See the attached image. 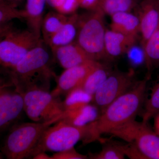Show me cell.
Masks as SVG:
<instances>
[{
	"label": "cell",
	"mask_w": 159,
	"mask_h": 159,
	"mask_svg": "<svg viewBox=\"0 0 159 159\" xmlns=\"http://www.w3.org/2000/svg\"><path fill=\"white\" fill-rule=\"evenodd\" d=\"M147 82V78L137 81L129 90L110 104L96 121L88 124L83 144L99 141L103 134H110L135 120L145 100Z\"/></svg>",
	"instance_id": "obj_1"
},
{
	"label": "cell",
	"mask_w": 159,
	"mask_h": 159,
	"mask_svg": "<svg viewBox=\"0 0 159 159\" xmlns=\"http://www.w3.org/2000/svg\"><path fill=\"white\" fill-rule=\"evenodd\" d=\"M49 61L42 40L9 71V77L21 93L34 88L49 90L51 78L55 77Z\"/></svg>",
	"instance_id": "obj_2"
},
{
	"label": "cell",
	"mask_w": 159,
	"mask_h": 159,
	"mask_svg": "<svg viewBox=\"0 0 159 159\" xmlns=\"http://www.w3.org/2000/svg\"><path fill=\"white\" fill-rule=\"evenodd\" d=\"M110 134L128 142L126 156L130 158L159 159V136L147 123L133 120Z\"/></svg>",
	"instance_id": "obj_3"
},
{
	"label": "cell",
	"mask_w": 159,
	"mask_h": 159,
	"mask_svg": "<svg viewBox=\"0 0 159 159\" xmlns=\"http://www.w3.org/2000/svg\"><path fill=\"white\" fill-rule=\"evenodd\" d=\"M55 121L25 122L15 124L5 138L1 151L8 159L29 158L46 129Z\"/></svg>",
	"instance_id": "obj_4"
},
{
	"label": "cell",
	"mask_w": 159,
	"mask_h": 159,
	"mask_svg": "<svg viewBox=\"0 0 159 159\" xmlns=\"http://www.w3.org/2000/svg\"><path fill=\"white\" fill-rule=\"evenodd\" d=\"M90 11L79 16L77 43L92 59L97 61L106 56L104 14L99 9Z\"/></svg>",
	"instance_id": "obj_5"
},
{
	"label": "cell",
	"mask_w": 159,
	"mask_h": 159,
	"mask_svg": "<svg viewBox=\"0 0 159 159\" xmlns=\"http://www.w3.org/2000/svg\"><path fill=\"white\" fill-rule=\"evenodd\" d=\"M87 132V125L78 127L59 120L44 130L29 158L39 152H57L74 147L84 139Z\"/></svg>",
	"instance_id": "obj_6"
},
{
	"label": "cell",
	"mask_w": 159,
	"mask_h": 159,
	"mask_svg": "<svg viewBox=\"0 0 159 159\" xmlns=\"http://www.w3.org/2000/svg\"><path fill=\"white\" fill-rule=\"evenodd\" d=\"M21 93L24 111L33 122H57L64 112L60 97H54L48 90L34 88Z\"/></svg>",
	"instance_id": "obj_7"
},
{
	"label": "cell",
	"mask_w": 159,
	"mask_h": 159,
	"mask_svg": "<svg viewBox=\"0 0 159 159\" xmlns=\"http://www.w3.org/2000/svg\"><path fill=\"white\" fill-rule=\"evenodd\" d=\"M41 41L29 29H12L0 40V67L10 71Z\"/></svg>",
	"instance_id": "obj_8"
},
{
	"label": "cell",
	"mask_w": 159,
	"mask_h": 159,
	"mask_svg": "<svg viewBox=\"0 0 159 159\" xmlns=\"http://www.w3.org/2000/svg\"><path fill=\"white\" fill-rule=\"evenodd\" d=\"M137 81L132 70L111 72L93 96V104L101 113L114 100L131 89Z\"/></svg>",
	"instance_id": "obj_9"
},
{
	"label": "cell",
	"mask_w": 159,
	"mask_h": 159,
	"mask_svg": "<svg viewBox=\"0 0 159 159\" xmlns=\"http://www.w3.org/2000/svg\"><path fill=\"white\" fill-rule=\"evenodd\" d=\"M24 111L23 94L9 77L0 82V136L14 125Z\"/></svg>",
	"instance_id": "obj_10"
},
{
	"label": "cell",
	"mask_w": 159,
	"mask_h": 159,
	"mask_svg": "<svg viewBox=\"0 0 159 159\" xmlns=\"http://www.w3.org/2000/svg\"><path fill=\"white\" fill-rule=\"evenodd\" d=\"M95 60L65 69L57 79V85L51 92L55 97L66 95L74 89L81 86L92 71L99 64Z\"/></svg>",
	"instance_id": "obj_11"
},
{
	"label": "cell",
	"mask_w": 159,
	"mask_h": 159,
	"mask_svg": "<svg viewBox=\"0 0 159 159\" xmlns=\"http://www.w3.org/2000/svg\"><path fill=\"white\" fill-rule=\"evenodd\" d=\"M142 48L156 29L159 21V0H144L138 8Z\"/></svg>",
	"instance_id": "obj_12"
},
{
	"label": "cell",
	"mask_w": 159,
	"mask_h": 159,
	"mask_svg": "<svg viewBox=\"0 0 159 159\" xmlns=\"http://www.w3.org/2000/svg\"><path fill=\"white\" fill-rule=\"evenodd\" d=\"M52 51L60 65L65 69L94 60L77 42L56 48Z\"/></svg>",
	"instance_id": "obj_13"
},
{
	"label": "cell",
	"mask_w": 159,
	"mask_h": 159,
	"mask_svg": "<svg viewBox=\"0 0 159 159\" xmlns=\"http://www.w3.org/2000/svg\"><path fill=\"white\" fill-rule=\"evenodd\" d=\"M136 38L113 31H106L104 47L106 55L116 57L126 53L135 44Z\"/></svg>",
	"instance_id": "obj_14"
},
{
	"label": "cell",
	"mask_w": 159,
	"mask_h": 159,
	"mask_svg": "<svg viewBox=\"0 0 159 159\" xmlns=\"http://www.w3.org/2000/svg\"><path fill=\"white\" fill-rule=\"evenodd\" d=\"M100 114L96 106L89 103L78 108L65 111L59 120L74 126L82 127L96 121Z\"/></svg>",
	"instance_id": "obj_15"
},
{
	"label": "cell",
	"mask_w": 159,
	"mask_h": 159,
	"mask_svg": "<svg viewBox=\"0 0 159 159\" xmlns=\"http://www.w3.org/2000/svg\"><path fill=\"white\" fill-rule=\"evenodd\" d=\"M79 17V16L75 13L69 15L66 22L46 44L51 50L74 42L77 36Z\"/></svg>",
	"instance_id": "obj_16"
},
{
	"label": "cell",
	"mask_w": 159,
	"mask_h": 159,
	"mask_svg": "<svg viewBox=\"0 0 159 159\" xmlns=\"http://www.w3.org/2000/svg\"><path fill=\"white\" fill-rule=\"evenodd\" d=\"M47 4V0H26L25 8L24 10L28 29L40 39L41 36V24Z\"/></svg>",
	"instance_id": "obj_17"
},
{
	"label": "cell",
	"mask_w": 159,
	"mask_h": 159,
	"mask_svg": "<svg viewBox=\"0 0 159 159\" xmlns=\"http://www.w3.org/2000/svg\"><path fill=\"white\" fill-rule=\"evenodd\" d=\"M111 17V30L137 38L140 33V23L138 16L130 12H121L113 15Z\"/></svg>",
	"instance_id": "obj_18"
},
{
	"label": "cell",
	"mask_w": 159,
	"mask_h": 159,
	"mask_svg": "<svg viewBox=\"0 0 159 159\" xmlns=\"http://www.w3.org/2000/svg\"><path fill=\"white\" fill-rule=\"evenodd\" d=\"M68 16L55 10L44 15L42 22L41 32L45 43L47 44L50 39L59 30Z\"/></svg>",
	"instance_id": "obj_19"
},
{
	"label": "cell",
	"mask_w": 159,
	"mask_h": 159,
	"mask_svg": "<svg viewBox=\"0 0 159 159\" xmlns=\"http://www.w3.org/2000/svg\"><path fill=\"white\" fill-rule=\"evenodd\" d=\"M111 73L108 67L99 62L89 74L80 87L87 93L93 96Z\"/></svg>",
	"instance_id": "obj_20"
},
{
	"label": "cell",
	"mask_w": 159,
	"mask_h": 159,
	"mask_svg": "<svg viewBox=\"0 0 159 159\" xmlns=\"http://www.w3.org/2000/svg\"><path fill=\"white\" fill-rule=\"evenodd\" d=\"M93 96L79 87L69 92L62 101L65 111L72 110L93 102Z\"/></svg>",
	"instance_id": "obj_21"
},
{
	"label": "cell",
	"mask_w": 159,
	"mask_h": 159,
	"mask_svg": "<svg viewBox=\"0 0 159 159\" xmlns=\"http://www.w3.org/2000/svg\"><path fill=\"white\" fill-rule=\"evenodd\" d=\"M136 4V0H100L99 9L111 16L118 12H130Z\"/></svg>",
	"instance_id": "obj_22"
},
{
	"label": "cell",
	"mask_w": 159,
	"mask_h": 159,
	"mask_svg": "<svg viewBox=\"0 0 159 159\" xmlns=\"http://www.w3.org/2000/svg\"><path fill=\"white\" fill-rule=\"evenodd\" d=\"M89 159H123L126 156V145L108 142L103 145L99 152L89 153Z\"/></svg>",
	"instance_id": "obj_23"
},
{
	"label": "cell",
	"mask_w": 159,
	"mask_h": 159,
	"mask_svg": "<svg viewBox=\"0 0 159 159\" xmlns=\"http://www.w3.org/2000/svg\"><path fill=\"white\" fill-rule=\"evenodd\" d=\"M143 50L148 69L159 66V21L156 29L148 40Z\"/></svg>",
	"instance_id": "obj_24"
},
{
	"label": "cell",
	"mask_w": 159,
	"mask_h": 159,
	"mask_svg": "<svg viewBox=\"0 0 159 159\" xmlns=\"http://www.w3.org/2000/svg\"><path fill=\"white\" fill-rule=\"evenodd\" d=\"M159 112V80L154 85L150 97L145 103L142 117V122L147 123L152 117Z\"/></svg>",
	"instance_id": "obj_25"
},
{
	"label": "cell",
	"mask_w": 159,
	"mask_h": 159,
	"mask_svg": "<svg viewBox=\"0 0 159 159\" xmlns=\"http://www.w3.org/2000/svg\"><path fill=\"white\" fill-rule=\"evenodd\" d=\"M24 10L12 6L7 1L0 3V25L10 22L16 19H25Z\"/></svg>",
	"instance_id": "obj_26"
},
{
	"label": "cell",
	"mask_w": 159,
	"mask_h": 159,
	"mask_svg": "<svg viewBox=\"0 0 159 159\" xmlns=\"http://www.w3.org/2000/svg\"><path fill=\"white\" fill-rule=\"evenodd\" d=\"M52 159H87L88 157L77 152L74 147L58 152L51 156Z\"/></svg>",
	"instance_id": "obj_27"
},
{
	"label": "cell",
	"mask_w": 159,
	"mask_h": 159,
	"mask_svg": "<svg viewBox=\"0 0 159 159\" xmlns=\"http://www.w3.org/2000/svg\"><path fill=\"white\" fill-rule=\"evenodd\" d=\"M79 7L77 0H64L56 11L66 15H70L75 13Z\"/></svg>",
	"instance_id": "obj_28"
},
{
	"label": "cell",
	"mask_w": 159,
	"mask_h": 159,
	"mask_svg": "<svg viewBox=\"0 0 159 159\" xmlns=\"http://www.w3.org/2000/svg\"><path fill=\"white\" fill-rule=\"evenodd\" d=\"M126 53L128 54L129 57L131 61L135 63L141 62L143 57L145 58V54L143 49H140L134 45L131 47Z\"/></svg>",
	"instance_id": "obj_29"
},
{
	"label": "cell",
	"mask_w": 159,
	"mask_h": 159,
	"mask_svg": "<svg viewBox=\"0 0 159 159\" xmlns=\"http://www.w3.org/2000/svg\"><path fill=\"white\" fill-rule=\"evenodd\" d=\"M79 7L89 11L99 9L100 0H77Z\"/></svg>",
	"instance_id": "obj_30"
},
{
	"label": "cell",
	"mask_w": 159,
	"mask_h": 159,
	"mask_svg": "<svg viewBox=\"0 0 159 159\" xmlns=\"http://www.w3.org/2000/svg\"><path fill=\"white\" fill-rule=\"evenodd\" d=\"M13 29L10 23H6L0 25V39H2Z\"/></svg>",
	"instance_id": "obj_31"
},
{
	"label": "cell",
	"mask_w": 159,
	"mask_h": 159,
	"mask_svg": "<svg viewBox=\"0 0 159 159\" xmlns=\"http://www.w3.org/2000/svg\"><path fill=\"white\" fill-rule=\"evenodd\" d=\"M64 0H47V5L56 11L61 6Z\"/></svg>",
	"instance_id": "obj_32"
},
{
	"label": "cell",
	"mask_w": 159,
	"mask_h": 159,
	"mask_svg": "<svg viewBox=\"0 0 159 159\" xmlns=\"http://www.w3.org/2000/svg\"><path fill=\"white\" fill-rule=\"evenodd\" d=\"M32 159H52L51 156L48 155L46 152H41L34 155Z\"/></svg>",
	"instance_id": "obj_33"
},
{
	"label": "cell",
	"mask_w": 159,
	"mask_h": 159,
	"mask_svg": "<svg viewBox=\"0 0 159 159\" xmlns=\"http://www.w3.org/2000/svg\"><path fill=\"white\" fill-rule=\"evenodd\" d=\"M154 126L155 132L159 136V112L154 116Z\"/></svg>",
	"instance_id": "obj_34"
},
{
	"label": "cell",
	"mask_w": 159,
	"mask_h": 159,
	"mask_svg": "<svg viewBox=\"0 0 159 159\" xmlns=\"http://www.w3.org/2000/svg\"><path fill=\"white\" fill-rule=\"evenodd\" d=\"M7 2H8L9 4H11L12 6L17 8V6L23 2L24 0H6Z\"/></svg>",
	"instance_id": "obj_35"
},
{
	"label": "cell",
	"mask_w": 159,
	"mask_h": 159,
	"mask_svg": "<svg viewBox=\"0 0 159 159\" xmlns=\"http://www.w3.org/2000/svg\"><path fill=\"white\" fill-rule=\"evenodd\" d=\"M4 156H3V154L1 152V149H0V159L4 158Z\"/></svg>",
	"instance_id": "obj_36"
},
{
	"label": "cell",
	"mask_w": 159,
	"mask_h": 159,
	"mask_svg": "<svg viewBox=\"0 0 159 159\" xmlns=\"http://www.w3.org/2000/svg\"><path fill=\"white\" fill-rule=\"evenodd\" d=\"M6 1V0H0V3L4 1Z\"/></svg>",
	"instance_id": "obj_37"
},
{
	"label": "cell",
	"mask_w": 159,
	"mask_h": 159,
	"mask_svg": "<svg viewBox=\"0 0 159 159\" xmlns=\"http://www.w3.org/2000/svg\"><path fill=\"white\" fill-rule=\"evenodd\" d=\"M1 80H2V79H1V78H0V82H1Z\"/></svg>",
	"instance_id": "obj_38"
},
{
	"label": "cell",
	"mask_w": 159,
	"mask_h": 159,
	"mask_svg": "<svg viewBox=\"0 0 159 159\" xmlns=\"http://www.w3.org/2000/svg\"><path fill=\"white\" fill-rule=\"evenodd\" d=\"M1 39H0V40H1Z\"/></svg>",
	"instance_id": "obj_39"
}]
</instances>
